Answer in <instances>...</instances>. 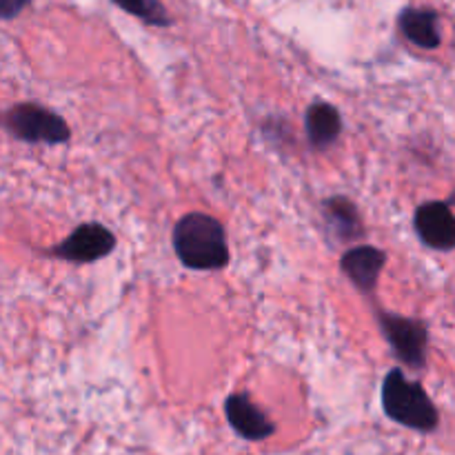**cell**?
<instances>
[{"instance_id":"1","label":"cell","mask_w":455,"mask_h":455,"mask_svg":"<svg viewBox=\"0 0 455 455\" xmlns=\"http://www.w3.org/2000/svg\"><path fill=\"white\" fill-rule=\"evenodd\" d=\"M173 249L178 260L196 271L225 269L229 262L225 227L207 213H187L173 229Z\"/></svg>"},{"instance_id":"2","label":"cell","mask_w":455,"mask_h":455,"mask_svg":"<svg viewBox=\"0 0 455 455\" xmlns=\"http://www.w3.org/2000/svg\"><path fill=\"white\" fill-rule=\"evenodd\" d=\"M382 409L387 418L407 429L431 434L438 429L440 416L425 387L409 380L403 369H391L382 382Z\"/></svg>"},{"instance_id":"3","label":"cell","mask_w":455,"mask_h":455,"mask_svg":"<svg viewBox=\"0 0 455 455\" xmlns=\"http://www.w3.org/2000/svg\"><path fill=\"white\" fill-rule=\"evenodd\" d=\"M4 127L18 140L43 142V145H62L71 136L65 118L36 105V102H22V105L12 107L4 114Z\"/></svg>"},{"instance_id":"4","label":"cell","mask_w":455,"mask_h":455,"mask_svg":"<svg viewBox=\"0 0 455 455\" xmlns=\"http://www.w3.org/2000/svg\"><path fill=\"white\" fill-rule=\"evenodd\" d=\"M378 320H380V327L389 340L391 349H394L395 358L407 364L409 369L420 371L427 363V345H429L425 323L404 318V315L387 314V311H380Z\"/></svg>"},{"instance_id":"5","label":"cell","mask_w":455,"mask_h":455,"mask_svg":"<svg viewBox=\"0 0 455 455\" xmlns=\"http://www.w3.org/2000/svg\"><path fill=\"white\" fill-rule=\"evenodd\" d=\"M114 249H116V238L105 225H98V222H84V225L76 227L74 234H71L69 238H65L58 247H53L52 253L67 262L87 265V262L102 260V258L109 256Z\"/></svg>"},{"instance_id":"6","label":"cell","mask_w":455,"mask_h":455,"mask_svg":"<svg viewBox=\"0 0 455 455\" xmlns=\"http://www.w3.org/2000/svg\"><path fill=\"white\" fill-rule=\"evenodd\" d=\"M422 243L438 251H451L455 244V218L449 203H427L418 207L413 218Z\"/></svg>"},{"instance_id":"7","label":"cell","mask_w":455,"mask_h":455,"mask_svg":"<svg viewBox=\"0 0 455 455\" xmlns=\"http://www.w3.org/2000/svg\"><path fill=\"white\" fill-rule=\"evenodd\" d=\"M227 422L231 429L249 443H262L275 434V425L247 394H234L225 403Z\"/></svg>"},{"instance_id":"8","label":"cell","mask_w":455,"mask_h":455,"mask_svg":"<svg viewBox=\"0 0 455 455\" xmlns=\"http://www.w3.org/2000/svg\"><path fill=\"white\" fill-rule=\"evenodd\" d=\"M385 251L371 247V244H363V247L349 249V251L342 256L340 269L360 291L373 293L378 278H380L382 269H385Z\"/></svg>"},{"instance_id":"9","label":"cell","mask_w":455,"mask_h":455,"mask_svg":"<svg viewBox=\"0 0 455 455\" xmlns=\"http://www.w3.org/2000/svg\"><path fill=\"white\" fill-rule=\"evenodd\" d=\"M400 31L409 43L420 49H438L443 43L440 36V16L434 9L407 7L398 18Z\"/></svg>"},{"instance_id":"10","label":"cell","mask_w":455,"mask_h":455,"mask_svg":"<svg viewBox=\"0 0 455 455\" xmlns=\"http://www.w3.org/2000/svg\"><path fill=\"white\" fill-rule=\"evenodd\" d=\"M307 138L318 149H327L338 140L342 132L340 111L329 102H314L305 116Z\"/></svg>"},{"instance_id":"11","label":"cell","mask_w":455,"mask_h":455,"mask_svg":"<svg viewBox=\"0 0 455 455\" xmlns=\"http://www.w3.org/2000/svg\"><path fill=\"white\" fill-rule=\"evenodd\" d=\"M324 216H327L331 234L342 243H351V240L363 235V220H360L354 203H349L347 198L327 200L324 203Z\"/></svg>"},{"instance_id":"12","label":"cell","mask_w":455,"mask_h":455,"mask_svg":"<svg viewBox=\"0 0 455 455\" xmlns=\"http://www.w3.org/2000/svg\"><path fill=\"white\" fill-rule=\"evenodd\" d=\"M123 12L132 13V16L140 18L142 22L154 27H169L172 18H169L167 9L163 7L160 0H114Z\"/></svg>"},{"instance_id":"13","label":"cell","mask_w":455,"mask_h":455,"mask_svg":"<svg viewBox=\"0 0 455 455\" xmlns=\"http://www.w3.org/2000/svg\"><path fill=\"white\" fill-rule=\"evenodd\" d=\"M29 0H0V20H12L20 16Z\"/></svg>"}]
</instances>
